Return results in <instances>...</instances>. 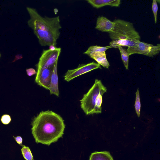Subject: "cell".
I'll return each instance as SVG.
<instances>
[{
	"label": "cell",
	"instance_id": "1",
	"mask_svg": "<svg viewBox=\"0 0 160 160\" xmlns=\"http://www.w3.org/2000/svg\"><path fill=\"white\" fill-rule=\"evenodd\" d=\"M31 125L36 142L48 146L62 137L65 127L62 118L49 110L41 112L33 118Z\"/></svg>",
	"mask_w": 160,
	"mask_h": 160
},
{
	"label": "cell",
	"instance_id": "2",
	"mask_svg": "<svg viewBox=\"0 0 160 160\" xmlns=\"http://www.w3.org/2000/svg\"><path fill=\"white\" fill-rule=\"evenodd\" d=\"M27 9L30 16L28 24L33 30L41 45L56 47L62 28L59 16L43 17L34 8L27 7Z\"/></svg>",
	"mask_w": 160,
	"mask_h": 160
},
{
	"label": "cell",
	"instance_id": "3",
	"mask_svg": "<svg viewBox=\"0 0 160 160\" xmlns=\"http://www.w3.org/2000/svg\"><path fill=\"white\" fill-rule=\"evenodd\" d=\"M106 91L107 88L101 80L96 79L91 88L80 100L81 107L86 115L102 112V96Z\"/></svg>",
	"mask_w": 160,
	"mask_h": 160
},
{
	"label": "cell",
	"instance_id": "4",
	"mask_svg": "<svg viewBox=\"0 0 160 160\" xmlns=\"http://www.w3.org/2000/svg\"><path fill=\"white\" fill-rule=\"evenodd\" d=\"M114 30L109 32L112 41L127 39H134L140 41V36L136 31L133 24L121 19H115Z\"/></svg>",
	"mask_w": 160,
	"mask_h": 160
},
{
	"label": "cell",
	"instance_id": "5",
	"mask_svg": "<svg viewBox=\"0 0 160 160\" xmlns=\"http://www.w3.org/2000/svg\"><path fill=\"white\" fill-rule=\"evenodd\" d=\"M61 52V48H56L54 50H43L36 65L37 70L53 67Z\"/></svg>",
	"mask_w": 160,
	"mask_h": 160
},
{
	"label": "cell",
	"instance_id": "6",
	"mask_svg": "<svg viewBox=\"0 0 160 160\" xmlns=\"http://www.w3.org/2000/svg\"><path fill=\"white\" fill-rule=\"evenodd\" d=\"M127 50L129 56L137 53L153 57L159 52L160 44L153 45L140 41L137 46L128 47Z\"/></svg>",
	"mask_w": 160,
	"mask_h": 160
},
{
	"label": "cell",
	"instance_id": "7",
	"mask_svg": "<svg viewBox=\"0 0 160 160\" xmlns=\"http://www.w3.org/2000/svg\"><path fill=\"white\" fill-rule=\"evenodd\" d=\"M98 68H101L100 65L94 62L80 64L76 68L68 70L64 76V79L68 82L75 78Z\"/></svg>",
	"mask_w": 160,
	"mask_h": 160
},
{
	"label": "cell",
	"instance_id": "8",
	"mask_svg": "<svg viewBox=\"0 0 160 160\" xmlns=\"http://www.w3.org/2000/svg\"><path fill=\"white\" fill-rule=\"evenodd\" d=\"M53 67L37 71L35 81L38 85L48 90Z\"/></svg>",
	"mask_w": 160,
	"mask_h": 160
},
{
	"label": "cell",
	"instance_id": "9",
	"mask_svg": "<svg viewBox=\"0 0 160 160\" xmlns=\"http://www.w3.org/2000/svg\"><path fill=\"white\" fill-rule=\"evenodd\" d=\"M58 61H57L56 62L53 68L48 90L51 94H54L58 97L59 91L57 71Z\"/></svg>",
	"mask_w": 160,
	"mask_h": 160
},
{
	"label": "cell",
	"instance_id": "10",
	"mask_svg": "<svg viewBox=\"0 0 160 160\" xmlns=\"http://www.w3.org/2000/svg\"><path fill=\"white\" fill-rule=\"evenodd\" d=\"M115 23L110 21L106 17H99L97 19L95 28L103 32H109L114 29Z\"/></svg>",
	"mask_w": 160,
	"mask_h": 160
},
{
	"label": "cell",
	"instance_id": "11",
	"mask_svg": "<svg viewBox=\"0 0 160 160\" xmlns=\"http://www.w3.org/2000/svg\"><path fill=\"white\" fill-rule=\"evenodd\" d=\"M87 1L93 7L97 8L107 5L118 7L121 2L120 0H87Z\"/></svg>",
	"mask_w": 160,
	"mask_h": 160
},
{
	"label": "cell",
	"instance_id": "12",
	"mask_svg": "<svg viewBox=\"0 0 160 160\" xmlns=\"http://www.w3.org/2000/svg\"><path fill=\"white\" fill-rule=\"evenodd\" d=\"M140 41L134 39H122L112 41L110 42L109 44L112 48H118L119 46H128V47H136Z\"/></svg>",
	"mask_w": 160,
	"mask_h": 160
},
{
	"label": "cell",
	"instance_id": "13",
	"mask_svg": "<svg viewBox=\"0 0 160 160\" xmlns=\"http://www.w3.org/2000/svg\"><path fill=\"white\" fill-rule=\"evenodd\" d=\"M88 56L95 60L100 65L104 68H108L110 65L106 58L105 52H94Z\"/></svg>",
	"mask_w": 160,
	"mask_h": 160
},
{
	"label": "cell",
	"instance_id": "14",
	"mask_svg": "<svg viewBox=\"0 0 160 160\" xmlns=\"http://www.w3.org/2000/svg\"><path fill=\"white\" fill-rule=\"evenodd\" d=\"M89 160H113V159L108 152H96L91 154Z\"/></svg>",
	"mask_w": 160,
	"mask_h": 160
},
{
	"label": "cell",
	"instance_id": "15",
	"mask_svg": "<svg viewBox=\"0 0 160 160\" xmlns=\"http://www.w3.org/2000/svg\"><path fill=\"white\" fill-rule=\"evenodd\" d=\"M112 48L110 45L106 47L92 46L90 47L88 50L84 53V54L88 56L90 54L94 52H105L108 49Z\"/></svg>",
	"mask_w": 160,
	"mask_h": 160
},
{
	"label": "cell",
	"instance_id": "16",
	"mask_svg": "<svg viewBox=\"0 0 160 160\" xmlns=\"http://www.w3.org/2000/svg\"><path fill=\"white\" fill-rule=\"evenodd\" d=\"M118 48L120 52L122 60L126 70L128 69L129 56L127 50L122 48L121 46H119Z\"/></svg>",
	"mask_w": 160,
	"mask_h": 160
},
{
	"label": "cell",
	"instance_id": "17",
	"mask_svg": "<svg viewBox=\"0 0 160 160\" xmlns=\"http://www.w3.org/2000/svg\"><path fill=\"white\" fill-rule=\"evenodd\" d=\"M22 156L26 160H33V157L29 148L24 145L21 149Z\"/></svg>",
	"mask_w": 160,
	"mask_h": 160
},
{
	"label": "cell",
	"instance_id": "18",
	"mask_svg": "<svg viewBox=\"0 0 160 160\" xmlns=\"http://www.w3.org/2000/svg\"><path fill=\"white\" fill-rule=\"evenodd\" d=\"M136 97L134 107L137 115L138 117H139L140 113L141 102L138 88L137 89V92H136Z\"/></svg>",
	"mask_w": 160,
	"mask_h": 160
},
{
	"label": "cell",
	"instance_id": "19",
	"mask_svg": "<svg viewBox=\"0 0 160 160\" xmlns=\"http://www.w3.org/2000/svg\"><path fill=\"white\" fill-rule=\"evenodd\" d=\"M158 9V5L156 0H153L152 3V9L154 14L155 22L156 23H157V14Z\"/></svg>",
	"mask_w": 160,
	"mask_h": 160
},
{
	"label": "cell",
	"instance_id": "20",
	"mask_svg": "<svg viewBox=\"0 0 160 160\" xmlns=\"http://www.w3.org/2000/svg\"><path fill=\"white\" fill-rule=\"evenodd\" d=\"M11 121V116L8 114H5L2 116L1 118L2 123L4 125L9 124Z\"/></svg>",
	"mask_w": 160,
	"mask_h": 160
},
{
	"label": "cell",
	"instance_id": "21",
	"mask_svg": "<svg viewBox=\"0 0 160 160\" xmlns=\"http://www.w3.org/2000/svg\"><path fill=\"white\" fill-rule=\"evenodd\" d=\"M26 71L27 75L29 76H32L37 73V71L33 68L27 69Z\"/></svg>",
	"mask_w": 160,
	"mask_h": 160
},
{
	"label": "cell",
	"instance_id": "22",
	"mask_svg": "<svg viewBox=\"0 0 160 160\" xmlns=\"http://www.w3.org/2000/svg\"><path fill=\"white\" fill-rule=\"evenodd\" d=\"M13 137L17 142L18 144L20 146L22 147L24 146L22 144V139L21 136H18L16 137H14L13 136Z\"/></svg>",
	"mask_w": 160,
	"mask_h": 160
},
{
	"label": "cell",
	"instance_id": "23",
	"mask_svg": "<svg viewBox=\"0 0 160 160\" xmlns=\"http://www.w3.org/2000/svg\"><path fill=\"white\" fill-rule=\"evenodd\" d=\"M56 47L55 46L53 45H51L49 46V49L51 50H54L56 49Z\"/></svg>",
	"mask_w": 160,
	"mask_h": 160
},
{
	"label": "cell",
	"instance_id": "24",
	"mask_svg": "<svg viewBox=\"0 0 160 160\" xmlns=\"http://www.w3.org/2000/svg\"><path fill=\"white\" fill-rule=\"evenodd\" d=\"M0 56H1V55H0Z\"/></svg>",
	"mask_w": 160,
	"mask_h": 160
},
{
	"label": "cell",
	"instance_id": "25",
	"mask_svg": "<svg viewBox=\"0 0 160 160\" xmlns=\"http://www.w3.org/2000/svg\"><path fill=\"white\" fill-rule=\"evenodd\" d=\"M33 160H34L33 159Z\"/></svg>",
	"mask_w": 160,
	"mask_h": 160
}]
</instances>
